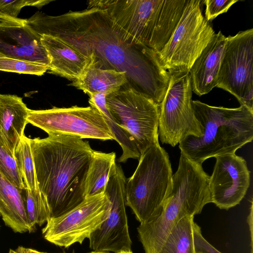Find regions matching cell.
<instances>
[{"mask_svg": "<svg viewBox=\"0 0 253 253\" xmlns=\"http://www.w3.org/2000/svg\"><path fill=\"white\" fill-rule=\"evenodd\" d=\"M27 22L39 35L60 37L84 55L93 56L96 66L125 72L131 87L157 104L162 101L170 74L157 52L128 42L100 10L87 8L55 16L37 12Z\"/></svg>", "mask_w": 253, "mask_h": 253, "instance_id": "cell-1", "label": "cell"}, {"mask_svg": "<svg viewBox=\"0 0 253 253\" xmlns=\"http://www.w3.org/2000/svg\"><path fill=\"white\" fill-rule=\"evenodd\" d=\"M31 145L39 189L46 199L51 218L83 202L94 152L88 142L69 135H50L31 139Z\"/></svg>", "mask_w": 253, "mask_h": 253, "instance_id": "cell-2", "label": "cell"}, {"mask_svg": "<svg viewBox=\"0 0 253 253\" xmlns=\"http://www.w3.org/2000/svg\"><path fill=\"white\" fill-rule=\"evenodd\" d=\"M209 176L202 165L180 155L172 175V189L161 211L144 222L137 232L145 253H159L168 235L184 217L200 214L211 203Z\"/></svg>", "mask_w": 253, "mask_h": 253, "instance_id": "cell-3", "label": "cell"}, {"mask_svg": "<svg viewBox=\"0 0 253 253\" xmlns=\"http://www.w3.org/2000/svg\"><path fill=\"white\" fill-rule=\"evenodd\" d=\"M202 135H189L179 143L181 155L202 164L209 158L236 151L253 139V111L240 105L235 108L213 106L192 100Z\"/></svg>", "mask_w": 253, "mask_h": 253, "instance_id": "cell-4", "label": "cell"}, {"mask_svg": "<svg viewBox=\"0 0 253 253\" xmlns=\"http://www.w3.org/2000/svg\"><path fill=\"white\" fill-rule=\"evenodd\" d=\"M172 175L169 156L159 142L140 155L126 184V205L140 223L161 211L171 192Z\"/></svg>", "mask_w": 253, "mask_h": 253, "instance_id": "cell-5", "label": "cell"}, {"mask_svg": "<svg viewBox=\"0 0 253 253\" xmlns=\"http://www.w3.org/2000/svg\"><path fill=\"white\" fill-rule=\"evenodd\" d=\"M202 2L201 0H186L169 39L157 52L161 64L169 74L189 72L215 34L202 14Z\"/></svg>", "mask_w": 253, "mask_h": 253, "instance_id": "cell-6", "label": "cell"}, {"mask_svg": "<svg viewBox=\"0 0 253 253\" xmlns=\"http://www.w3.org/2000/svg\"><path fill=\"white\" fill-rule=\"evenodd\" d=\"M116 123L133 138L140 155L159 143V105L128 84L106 97Z\"/></svg>", "mask_w": 253, "mask_h": 253, "instance_id": "cell-7", "label": "cell"}, {"mask_svg": "<svg viewBox=\"0 0 253 253\" xmlns=\"http://www.w3.org/2000/svg\"><path fill=\"white\" fill-rule=\"evenodd\" d=\"M192 90L189 72L170 74L169 85L160 104L159 137L172 147L186 136H201L200 123L192 105Z\"/></svg>", "mask_w": 253, "mask_h": 253, "instance_id": "cell-8", "label": "cell"}, {"mask_svg": "<svg viewBox=\"0 0 253 253\" xmlns=\"http://www.w3.org/2000/svg\"><path fill=\"white\" fill-rule=\"evenodd\" d=\"M126 181L121 167L116 163L104 192L107 199V218L88 238L92 251L117 253L131 251L126 211Z\"/></svg>", "mask_w": 253, "mask_h": 253, "instance_id": "cell-9", "label": "cell"}, {"mask_svg": "<svg viewBox=\"0 0 253 253\" xmlns=\"http://www.w3.org/2000/svg\"><path fill=\"white\" fill-rule=\"evenodd\" d=\"M28 123L50 135H66L81 139L115 140L98 109L93 105L69 108L53 107L46 110H30Z\"/></svg>", "mask_w": 253, "mask_h": 253, "instance_id": "cell-10", "label": "cell"}, {"mask_svg": "<svg viewBox=\"0 0 253 253\" xmlns=\"http://www.w3.org/2000/svg\"><path fill=\"white\" fill-rule=\"evenodd\" d=\"M253 29L227 37L216 87L253 111Z\"/></svg>", "mask_w": 253, "mask_h": 253, "instance_id": "cell-11", "label": "cell"}, {"mask_svg": "<svg viewBox=\"0 0 253 253\" xmlns=\"http://www.w3.org/2000/svg\"><path fill=\"white\" fill-rule=\"evenodd\" d=\"M107 209L104 193L86 197L71 211L50 218L42 230L43 238L65 248L75 243L82 244L106 220Z\"/></svg>", "mask_w": 253, "mask_h": 253, "instance_id": "cell-12", "label": "cell"}, {"mask_svg": "<svg viewBox=\"0 0 253 253\" xmlns=\"http://www.w3.org/2000/svg\"><path fill=\"white\" fill-rule=\"evenodd\" d=\"M216 162L209 178L211 203L228 210L239 205L250 185V171L246 160L235 153L215 157Z\"/></svg>", "mask_w": 253, "mask_h": 253, "instance_id": "cell-13", "label": "cell"}, {"mask_svg": "<svg viewBox=\"0 0 253 253\" xmlns=\"http://www.w3.org/2000/svg\"><path fill=\"white\" fill-rule=\"evenodd\" d=\"M41 39L26 19L0 15V56L38 63L49 69L50 59Z\"/></svg>", "mask_w": 253, "mask_h": 253, "instance_id": "cell-14", "label": "cell"}, {"mask_svg": "<svg viewBox=\"0 0 253 253\" xmlns=\"http://www.w3.org/2000/svg\"><path fill=\"white\" fill-rule=\"evenodd\" d=\"M227 42L219 31L192 65L189 72L192 91L199 96L216 87L220 66Z\"/></svg>", "mask_w": 253, "mask_h": 253, "instance_id": "cell-15", "label": "cell"}, {"mask_svg": "<svg viewBox=\"0 0 253 253\" xmlns=\"http://www.w3.org/2000/svg\"><path fill=\"white\" fill-rule=\"evenodd\" d=\"M41 42L46 50L50 73L70 80L79 79L94 58L82 54L64 39L54 36L42 35Z\"/></svg>", "mask_w": 253, "mask_h": 253, "instance_id": "cell-16", "label": "cell"}, {"mask_svg": "<svg viewBox=\"0 0 253 253\" xmlns=\"http://www.w3.org/2000/svg\"><path fill=\"white\" fill-rule=\"evenodd\" d=\"M30 110L21 97L0 94V139L13 156L25 134Z\"/></svg>", "mask_w": 253, "mask_h": 253, "instance_id": "cell-17", "label": "cell"}, {"mask_svg": "<svg viewBox=\"0 0 253 253\" xmlns=\"http://www.w3.org/2000/svg\"><path fill=\"white\" fill-rule=\"evenodd\" d=\"M93 62L79 79L73 81L71 85L88 95L97 93H104L107 95L128 84L125 72L101 68Z\"/></svg>", "mask_w": 253, "mask_h": 253, "instance_id": "cell-18", "label": "cell"}, {"mask_svg": "<svg viewBox=\"0 0 253 253\" xmlns=\"http://www.w3.org/2000/svg\"><path fill=\"white\" fill-rule=\"evenodd\" d=\"M0 216L14 232L29 231L21 190L10 182L0 171Z\"/></svg>", "mask_w": 253, "mask_h": 253, "instance_id": "cell-19", "label": "cell"}, {"mask_svg": "<svg viewBox=\"0 0 253 253\" xmlns=\"http://www.w3.org/2000/svg\"><path fill=\"white\" fill-rule=\"evenodd\" d=\"M107 94L97 93L89 95L90 105L97 108L103 116L105 122L113 133L115 140L121 146L123 153L119 158V162L124 163L129 158L138 159L140 153L132 137L115 122L106 104Z\"/></svg>", "mask_w": 253, "mask_h": 253, "instance_id": "cell-20", "label": "cell"}, {"mask_svg": "<svg viewBox=\"0 0 253 253\" xmlns=\"http://www.w3.org/2000/svg\"><path fill=\"white\" fill-rule=\"evenodd\" d=\"M116 163L115 152L94 150L85 183V198L104 193L110 171Z\"/></svg>", "mask_w": 253, "mask_h": 253, "instance_id": "cell-21", "label": "cell"}, {"mask_svg": "<svg viewBox=\"0 0 253 253\" xmlns=\"http://www.w3.org/2000/svg\"><path fill=\"white\" fill-rule=\"evenodd\" d=\"M194 217L187 216L179 221L168 235L159 253H196Z\"/></svg>", "mask_w": 253, "mask_h": 253, "instance_id": "cell-22", "label": "cell"}, {"mask_svg": "<svg viewBox=\"0 0 253 253\" xmlns=\"http://www.w3.org/2000/svg\"><path fill=\"white\" fill-rule=\"evenodd\" d=\"M21 195L29 227V232L42 226L51 218L50 211L43 195L40 190L31 191L26 187L21 190Z\"/></svg>", "mask_w": 253, "mask_h": 253, "instance_id": "cell-23", "label": "cell"}, {"mask_svg": "<svg viewBox=\"0 0 253 253\" xmlns=\"http://www.w3.org/2000/svg\"><path fill=\"white\" fill-rule=\"evenodd\" d=\"M25 186L31 191L40 190L34 165L31 138L25 134L17 145L14 154Z\"/></svg>", "mask_w": 253, "mask_h": 253, "instance_id": "cell-24", "label": "cell"}, {"mask_svg": "<svg viewBox=\"0 0 253 253\" xmlns=\"http://www.w3.org/2000/svg\"><path fill=\"white\" fill-rule=\"evenodd\" d=\"M0 171L10 182L20 190L25 187L13 155L0 139Z\"/></svg>", "mask_w": 253, "mask_h": 253, "instance_id": "cell-25", "label": "cell"}, {"mask_svg": "<svg viewBox=\"0 0 253 253\" xmlns=\"http://www.w3.org/2000/svg\"><path fill=\"white\" fill-rule=\"evenodd\" d=\"M48 67L31 61L0 56V71L37 76L43 75Z\"/></svg>", "mask_w": 253, "mask_h": 253, "instance_id": "cell-26", "label": "cell"}, {"mask_svg": "<svg viewBox=\"0 0 253 253\" xmlns=\"http://www.w3.org/2000/svg\"><path fill=\"white\" fill-rule=\"evenodd\" d=\"M51 0H0V15L17 18L21 9L26 6H33L41 8Z\"/></svg>", "mask_w": 253, "mask_h": 253, "instance_id": "cell-27", "label": "cell"}, {"mask_svg": "<svg viewBox=\"0 0 253 253\" xmlns=\"http://www.w3.org/2000/svg\"><path fill=\"white\" fill-rule=\"evenodd\" d=\"M238 0H205L202 2L206 5L205 18L211 21L219 14L226 12Z\"/></svg>", "mask_w": 253, "mask_h": 253, "instance_id": "cell-28", "label": "cell"}, {"mask_svg": "<svg viewBox=\"0 0 253 253\" xmlns=\"http://www.w3.org/2000/svg\"><path fill=\"white\" fill-rule=\"evenodd\" d=\"M194 240L196 253H222L203 237L201 227L195 222L194 226Z\"/></svg>", "mask_w": 253, "mask_h": 253, "instance_id": "cell-29", "label": "cell"}, {"mask_svg": "<svg viewBox=\"0 0 253 253\" xmlns=\"http://www.w3.org/2000/svg\"><path fill=\"white\" fill-rule=\"evenodd\" d=\"M247 222L249 226L251 236V253H253V199L252 198L251 202V207L250 213L247 218Z\"/></svg>", "mask_w": 253, "mask_h": 253, "instance_id": "cell-30", "label": "cell"}, {"mask_svg": "<svg viewBox=\"0 0 253 253\" xmlns=\"http://www.w3.org/2000/svg\"><path fill=\"white\" fill-rule=\"evenodd\" d=\"M18 253H46L43 252H41L37 250L26 248L23 247H18L15 250Z\"/></svg>", "mask_w": 253, "mask_h": 253, "instance_id": "cell-31", "label": "cell"}, {"mask_svg": "<svg viewBox=\"0 0 253 253\" xmlns=\"http://www.w3.org/2000/svg\"><path fill=\"white\" fill-rule=\"evenodd\" d=\"M117 253H133L131 251H123V252H119Z\"/></svg>", "mask_w": 253, "mask_h": 253, "instance_id": "cell-32", "label": "cell"}, {"mask_svg": "<svg viewBox=\"0 0 253 253\" xmlns=\"http://www.w3.org/2000/svg\"><path fill=\"white\" fill-rule=\"evenodd\" d=\"M88 253H110L91 251Z\"/></svg>", "mask_w": 253, "mask_h": 253, "instance_id": "cell-33", "label": "cell"}, {"mask_svg": "<svg viewBox=\"0 0 253 253\" xmlns=\"http://www.w3.org/2000/svg\"><path fill=\"white\" fill-rule=\"evenodd\" d=\"M9 253H18L15 250H13L12 249H10L9 250Z\"/></svg>", "mask_w": 253, "mask_h": 253, "instance_id": "cell-34", "label": "cell"}]
</instances>
